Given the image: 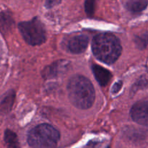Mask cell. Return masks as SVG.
Instances as JSON below:
<instances>
[{"mask_svg": "<svg viewBox=\"0 0 148 148\" xmlns=\"http://www.w3.org/2000/svg\"><path fill=\"white\" fill-rule=\"evenodd\" d=\"M23 38L32 46L40 45L46 40V33L43 23L35 17L27 22H22L18 25Z\"/></svg>", "mask_w": 148, "mask_h": 148, "instance_id": "277c9868", "label": "cell"}, {"mask_svg": "<svg viewBox=\"0 0 148 148\" xmlns=\"http://www.w3.org/2000/svg\"><path fill=\"white\" fill-rule=\"evenodd\" d=\"M87 148H98V146H97L96 145L92 144V145H91L88 146V147H87Z\"/></svg>", "mask_w": 148, "mask_h": 148, "instance_id": "2e32d148", "label": "cell"}, {"mask_svg": "<svg viewBox=\"0 0 148 148\" xmlns=\"http://www.w3.org/2000/svg\"><path fill=\"white\" fill-rule=\"evenodd\" d=\"M64 68V65L62 63L61 64H54L53 65H51L50 68L45 70L46 72L45 73V75H49L50 77H52L53 75H56L60 72H62V69Z\"/></svg>", "mask_w": 148, "mask_h": 148, "instance_id": "8fae6325", "label": "cell"}, {"mask_svg": "<svg viewBox=\"0 0 148 148\" xmlns=\"http://www.w3.org/2000/svg\"><path fill=\"white\" fill-rule=\"evenodd\" d=\"M92 49L97 59L108 64L115 62L121 53L119 40L115 36L108 33L95 36L92 40Z\"/></svg>", "mask_w": 148, "mask_h": 148, "instance_id": "7a4b0ae2", "label": "cell"}, {"mask_svg": "<svg viewBox=\"0 0 148 148\" xmlns=\"http://www.w3.org/2000/svg\"><path fill=\"white\" fill-rule=\"evenodd\" d=\"M59 137V132L54 127L43 124L29 132L27 143L32 148H53L57 145Z\"/></svg>", "mask_w": 148, "mask_h": 148, "instance_id": "3957f363", "label": "cell"}, {"mask_svg": "<svg viewBox=\"0 0 148 148\" xmlns=\"http://www.w3.org/2000/svg\"><path fill=\"white\" fill-rule=\"evenodd\" d=\"M95 1H86L85 3V12L88 15H92L94 12V7H95Z\"/></svg>", "mask_w": 148, "mask_h": 148, "instance_id": "4fadbf2b", "label": "cell"}, {"mask_svg": "<svg viewBox=\"0 0 148 148\" xmlns=\"http://www.w3.org/2000/svg\"><path fill=\"white\" fill-rule=\"evenodd\" d=\"M148 1L146 0H130L125 1V7L132 12H140L147 7Z\"/></svg>", "mask_w": 148, "mask_h": 148, "instance_id": "ba28073f", "label": "cell"}, {"mask_svg": "<svg viewBox=\"0 0 148 148\" xmlns=\"http://www.w3.org/2000/svg\"><path fill=\"white\" fill-rule=\"evenodd\" d=\"M130 115L135 122L148 125V99L136 103L132 108Z\"/></svg>", "mask_w": 148, "mask_h": 148, "instance_id": "5b68a950", "label": "cell"}, {"mask_svg": "<svg viewBox=\"0 0 148 148\" xmlns=\"http://www.w3.org/2000/svg\"><path fill=\"white\" fill-rule=\"evenodd\" d=\"M4 140L7 145V148H20L17 135L13 132L6 130L4 134Z\"/></svg>", "mask_w": 148, "mask_h": 148, "instance_id": "9c48e42d", "label": "cell"}, {"mask_svg": "<svg viewBox=\"0 0 148 148\" xmlns=\"http://www.w3.org/2000/svg\"><path fill=\"white\" fill-rule=\"evenodd\" d=\"M88 44V38L84 35L75 36L69 42V51L74 53H82L87 49Z\"/></svg>", "mask_w": 148, "mask_h": 148, "instance_id": "8992f818", "label": "cell"}, {"mask_svg": "<svg viewBox=\"0 0 148 148\" xmlns=\"http://www.w3.org/2000/svg\"><path fill=\"white\" fill-rule=\"evenodd\" d=\"M92 72L95 79L101 86H106L111 79V73L105 68L97 64H93L92 66Z\"/></svg>", "mask_w": 148, "mask_h": 148, "instance_id": "52a82bcc", "label": "cell"}, {"mask_svg": "<svg viewBox=\"0 0 148 148\" xmlns=\"http://www.w3.org/2000/svg\"><path fill=\"white\" fill-rule=\"evenodd\" d=\"M135 42L137 43V47L142 49H144V48L146 47L148 43V35L143 34L141 36H139L135 40Z\"/></svg>", "mask_w": 148, "mask_h": 148, "instance_id": "7c38bea8", "label": "cell"}, {"mask_svg": "<svg viewBox=\"0 0 148 148\" xmlns=\"http://www.w3.org/2000/svg\"><path fill=\"white\" fill-rule=\"evenodd\" d=\"M67 91L69 100L77 108L88 109L93 104L95 96L93 85L84 76L72 77L68 83Z\"/></svg>", "mask_w": 148, "mask_h": 148, "instance_id": "6da1fadb", "label": "cell"}, {"mask_svg": "<svg viewBox=\"0 0 148 148\" xmlns=\"http://www.w3.org/2000/svg\"><path fill=\"white\" fill-rule=\"evenodd\" d=\"M59 2H57V1H47L46 2V7H48V6H50V7H52L51 5H53V4H58Z\"/></svg>", "mask_w": 148, "mask_h": 148, "instance_id": "9a60e30c", "label": "cell"}, {"mask_svg": "<svg viewBox=\"0 0 148 148\" xmlns=\"http://www.w3.org/2000/svg\"><path fill=\"white\" fill-rule=\"evenodd\" d=\"M14 100V92H9L5 98L2 100L1 103V109L3 111H8L11 109L12 106L13 104V101Z\"/></svg>", "mask_w": 148, "mask_h": 148, "instance_id": "30bf717a", "label": "cell"}, {"mask_svg": "<svg viewBox=\"0 0 148 148\" xmlns=\"http://www.w3.org/2000/svg\"><path fill=\"white\" fill-rule=\"evenodd\" d=\"M121 87H122V82H121V81L116 82V83L114 85V87H113L112 88L113 93H117V92L121 90Z\"/></svg>", "mask_w": 148, "mask_h": 148, "instance_id": "5bb4252c", "label": "cell"}]
</instances>
